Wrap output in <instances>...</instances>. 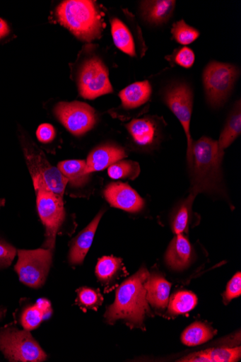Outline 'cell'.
I'll list each match as a JSON object with an SVG mask.
<instances>
[{
    "mask_svg": "<svg viewBox=\"0 0 241 362\" xmlns=\"http://www.w3.org/2000/svg\"><path fill=\"white\" fill-rule=\"evenodd\" d=\"M176 1L172 0H152L141 4L143 18L150 24L162 25L170 18L175 9Z\"/></svg>",
    "mask_w": 241,
    "mask_h": 362,
    "instance_id": "obj_18",
    "label": "cell"
},
{
    "mask_svg": "<svg viewBox=\"0 0 241 362\" xmlns=\"http://www.w3.org/2000/svg\"><path fill=\"white\" fill-rule=\"evenodd\" d=\"M216 334V332L211 326L201 322H196L185 329L182 336V341L186 346H196L208 342Z\"/></svg>",
    "mask_w": 241,
    "mask_h": 362,
    "instance_id": "obj_24",
    "label": "cell"
},
{
    "mask_svg": "<svg viewBox=\"0 0 241 362\" xmlns=\"http://www.w3.org/2000/svg\"><path fill=\"white\" fill-rule=\"evenodd\" d=\"M6 202V199H0V209L5 206Z\"/></svg>",
    "mask_w": 241,
    "mask_h": 362,
    "instance_id": "obj_37",
    "label": "cell"
},
{
    "mask_svg": "<svg viewBox=\"0 0 241 362\" xmlns=\"http://www.w3.org/2000/svg\"><path fill=\"white\" fill-rule=\"evenodd\" d=\"M58 169L68 182L75 187L85 185L90 177V175L86 173V161L84 160L61 161L58 164Z\"/></svg>",
    "mask_w": 241,
    "mask_h": 362,
    "instance_id": "obj_23",
    "label": "cell"
},
{
    "mask_svg": "<svg viewBox=\"0 0 241 362\" xmlns=\"http://www.w3.org/2000/svg\"><path fill=\"white\" fill-rule=\"evenodd\" d=\"M105 213V210L100 211L91 223L71 243L68 258L69 262L71 265L78 266L83 264L84 259L93 243L98 226Z\"/></svg>",
    "mask_w": 241,
    "mask_h": 362,
    "instance_id": "obj_14",
    "label": "cell"
},
{
    "mask_svg": "<svg viewBox=\"0 0 241 362\" xmlns=\"http://www.w3.org/2000/svg\"><path fill=\"white\" fill-rule=\"evenodd\" d=\"M54 114L65 128L76 136L86 134L97 122L95 110L80 102L60 103L54 108Z\"/></svg>",
    "mask_w": 241,
    "mask_h": 362,
    "instance_id": "obj_10",
    "label": "cell"
},
{
    "mask_svg": "<svg viewBox=\"0 0 241 362\" xmlns=\"http://www.w3.org/2000/svg\"><path fill=\"white\" fill-rule=\"evenodd\" d=\"M127 156L123 148L105 145L94 149L86 161V173L88 175L105 170Z\"/></svg>",
    "mask_w": 241,
    "mask_h": 362,
    "instance_id": "obj_15",
    "label": "cell"
},
{
    "mask_svg": "<svg viewBox=\"0 0 241 362\" xmlns=\"http://www.w3.org/2000/svg\"><path fill=\"white\" fill-rule=\"evenodd\" d=\"M55 130L50 124L40 125L37 131V136L39 141L43 144H49L55 138Z\"/></svg>",
    "mask_w": 241,
    "mask_h": 362,
    "instance_id": "obj_35",
    "label": "cell"
},
{
    "mask_svg": "<svg viewBox=\"0 0 241 362\" xmlns=\"http://www.w3.org/2000/svg\"><path fill=\"white\" fill-rule=\"evenodd\" d=\"M127 127L136 144L148 146L151 145L155 139V125L148 119H133L127 125Z\"/></svg>",
    "mask_w": 241,
    "mask_h": 362,
    "instance_id": "obj_22",
    "label": "cell"
},
{
    "mask_svg": "<svg viewBox=\"0 0 241 362\" xmlns=\"http://www.w3.org/2000/svg\"><path fill=\"white\" fill-rule=\"evenodd\" d=\"M241 113L240 104L236 106L230 115L224 129L222 132L219 141L218 148L221 154L224 155V150L228 148L234 141L240 135Z\"/></svg>",
    "mask_w": 241,
    "mask_h": 362,
    "instance_id": "obj_25",
    "label": "cell"
},
{
    "mask_svg": "<svg viewBox=\"0 0 241 362\" xmlns=\"http://www.w3.org/2000/svg\"><path fill=\"white\" fill-rule=\"evenodd\" d=\"M195 194L191 193L187 200L180 206L172 221V229L176 235L183 234L188 227L192 202Z\"/></svg>",
    "mask_w": 241,
    "mask_h": 362,
    "instance_id": "obj_30",
    "label": "cell"
},
{
    "mask_svg": "<svg viewBox=\"0 0 241 362\" xmlns=\"http://www.w3.org/2000/svg\"><path fill=\"white\" fill-rule=\"evenodd\" d=\"M108 174L114 180L125 178L133 180L140 174L139 164L129 160H119L109 168Z\"/></svg>",
    "mask_w": 241,
    "mask_h": 362,
    "instance_id": "obj_29",
    "label": "cell"
},
{
    "mask_svg": "<svg viewBox=\"0 0 241 362\" xmlns=\"http://www.w3.org/2000/svg\"><path fill=\"white\" fill-rule=\"evenodd\" d=\"M164 101L184 127L187 138V158H189L193 143L190 134V122L193 108L192 90L184 83L171 85L165 90Z\"/></svg>",
    "mask_w": 241,
    "mask_h": 362,
    "instance_id": "obj_11",
    "label": "cell"
},
{
    "mask_svg": "<svg viewBox=\"0 0 241 362\" xmlns=\"http://www.w3.org/2000/svg\"><path fill=\"white\" fill-rule=\"evenodd\" d=\"M221 154L218 141L202 137L192 143L188 158L192 176V192L209 190L216 186L220 179Z\"/></svg>",
    "mask_w": 241,
    "mask_h": 362,
    "instance_id": "obj_3",
    "label": "cell"
},
{
    "mask_svg": "<svg viewBox=\"0 0 241 362\" xmlns=\"http://www.w3.org/2000/svg\"><path fill=\"white\" fill-rule=\"evenodd\" d=\"M197 305L196 296L192 292L178 291L172 296L167 312V315L175 317L187 313Z\"/></svg>",
    "mask_w": 241,
    "mask_h": 362,
    "instance_id": "obj_27",
    "label": "cell"
},
{
    "mask_svg": "<svg viewBox=\"0 0 241 362\" xmlns=\"http://www.w3.org/2000/svg\"><path fill=\"white\" fill-rule=\"evenodd\" d=\"M241 293V274L237 273L228 284L223 295L225 305H228L233 299L240 297Z\"/></svg>",
    "mask_w": 241,
    "mask_h": 362,
    "instance_id": "obj_32",
    "label": "cell"
},
{
    "mask_svg": "<svg viewBox=\"0 0 241 362\" xmlns=\"http://www.w3.org/2000/svg\"><path fill=\"white\" fill-rule=\"evenodd\" d=\"M149 275L148 270L142 268L117 288L115 301L105 315L107 323L114 325L121 320L130 328L146 330L144 320L146 315H151L145 286Z\"/></svg>",
    "mask_w": 241,
    "mask_h": 362,
    "instance_id": "obj_1",
    "label": "cell"
},
{
    "mask_svg": "<svg viewBox=\"0 0 241 362\" xmlns=\"http://www.w3.org/2000/svg\"><path fill=\"white\" fill-rule=\"evenodd\" d=\"M238 76L235 66L212 62L203 73V83L208 103L213 107H221L227 100Z\"/></svg>",
    "mask_w": 241,
    "mask_h": 362,
    "instance_id": "obj_6",
    "label": "cell"
},
{
    "mask_svg": "<svg viewBox=\"0 0 241 362\" xmlns=\"http://www.w3.org/2000/svg\"><path fill=\"white\" fill-rule=\"evenodd\" d=\"M19 139L33 186L44 185L63 199L68 183L66 178L58 168L51 165L44 152L31 139L23 133L19 134Z\"/></svg>",
    "mask_w": 241,
    "mask_h": 362,
    "instance_id": "obj_4",
    "label": "cell"
},
{
    "mask_svg": "<svg viewBox=\"0 0 241 362\" xmlns=\"http://www.w3.org/2000/svg\"><path fill=\"white\" fill-rule=\"evenodd\" d=\"M34 189L37 192L38 213L46 228L43 248L53 250L56 236L66 216L63 199L48 189L44 185L34 186Z\"/></svg>",
    "mask_w": 241,
    "mask_h": 362,
    "instance_id": "obj_8",
    "label": "cell"
},
{
    "mask_svg": "<svg viewBox=\"0 0 241 362\" xmlns=\"http://www.w3.org/2000/svg\"><path fill=\"white\" fill-rule=\"evenodd\" d=\"M112 34L117 47L124 53L136 56L135 46L131 32L127 25L118 18L112 21Z\"/></svg>",
    "mask_w": 241,
    "mask_h": 362,
    "instance_id": "obj_26",
    "label": "cell"
},
{
    "mask_svg": "<svg viewBox=\"0 0 241 362\" xmlns=\"http://www.w3.org/2000/svg\"><path fill=\"white\" fill-rule=\"evenodd\" d=\"M16 254L17 250L13 245L0 240V269L11 267Z\"/></svg>",
    "mask_w": 241,
    "mask_h": 362,
    "instance_id": "obj_33",
    "label": "cell"
},
{
    "mask_svg": "<svg viewBox=\"0 0 241 362\" xmlns=\"http://www.w3.org/2000/svg\"><path fill=\"white\" fill-rule=\"evenodd\" d=\"M78 83L81 95L86 100H95L113 92L106 65L95 57L87 60L82 65Z\"/></svg>",
    "mask_w": 241,
    "mask_h": 362,
    "instance_id": "obj_9",
    "label": "cell"
},
{
    "mask_svg": "<svg viewBox=\"0 0 241 362\" xmlns=\"http://www.w3.org/2000/svg\"><path fill=\"white\" fill-rule=\"evenodd\" d=\"M76 292V303L84 312H87L88 310L96 311L102 304L103 298L99 290L81 287Z\"/></svg>",
    "mask_w": 241,
    "mask_h": 362,
    "instance_id": "obj_28",
    "label": "cell"
},
{
    "mask_svg": "<svg viewBox=\"0 0 241 362\" xmlns=\"http://www.w3.org/2000/svg\"><path fill=\"white\" fill-rule=\"evenodd\" d=\"M147 300L152 307L164 310L168 303L171 284L159 274H150L146 282Z\"/></svg>",
    "mask_w": 241,
    "mask_h": 362,
    "instance_id": "obj_17",
    "label": "cell"
},
{
    "mask_svg": "<svg viewBox=\"0 0 241 362\" xmlns=\"http://www.w3.org/2000/svg\"><path fill=\"white\" fill-rule=\"evenodd\" d=\"M98 281L105 287V293L111 292L117 286V282L128 275L122 259L113 256L100 258L95 268Z\"/></svg>",
    "mask_w": 241,
    "mask_h": 362,
    "instance_id": "obj_13",
    "label": "cell"
},
{
    "mask_svg": "<svg viewBox=\"0 0 241 362\" xmlns=\"http://www.w3.org/2000/svg\"><path fill=\"white\" fill-rule=\"evenodd\" d=\"M59 23L80 40L90 42L101 36L102 22L95 2L67 0L57 8Z\"/></svg>",
    "mask_w": 241,
    "mask_h": 362,
    "instance_id": "obj_2",
    "label": "cell"
},
{
    "mask_svg": "<svg viewBox=\"0 0 241 362\" xmlns=\"http://www.w3.org/2000/svg\"><path fill=\"white\" fill-rule=\"evenodd\" d=\"M241 356L240 347L218 348L195 352L178 361L184 362H234Z\"/></svg>",
    "mask_w": 241,
    "mask_h": 362,
    "instance_id": "obj_19",
    "label": "cell"
},
{
    "mask_svg": "<svg viewBox=\"0 0 241 362\" xmlns=\"http://www.w3.org/2000/svg\"><path fill=\"white\" fill-rule=\"evenodd\" d=\"M192 258V247L189 240L182 235H177L170 243L165 261L171 269L182 271L188 267Z\"/></svg>",
    "mask_w": 241,
    "mask_h": 362,
    "instance_id": "obj_16",
    "label": "cell"
},
{
    "mask_svg": "<svg viewBox=\"0 0 241 362\" xmlns=\"http://www.w3.org/2000/svg\"><path fill=\"white\" fill-rule=\"evenodd\" d=\"M151 93V85L146 81L129 85L120 92L119 97L124 108L135 109L145 105Z\"/></svg>",
    "mask_w": 241,
    "mask_h": 362,
    "instance_id": "obj_20",
    "label": "cell"
},
{
    "mask_svg": "<svg viewBox=\"0 0 241 362\" xmlns=\"http://www.w3.org/2000/svg\"><path fill=\"white\" fill-rule=\"evenodd\" d=\"M11 30L6 21L0 18V41L7 38L11 35Z\"/></svg>",
    "mask_w": 241,
    "mask_h": 362,
    "instance_id": "obj_36",
    "label": "cell"
},
{
    "mask_svg": "<svg viewBox=\"0 0 241 362\" xmlns=\"http://www.w3.org/2000/svg\"><path fill=\"white\" fill-rule=\"evenodd\" d=\"M105 196L112 206L130 213L141 211L145 205L142 197L124 183L109 185L105 190Z\"/></svg>",
    "mask_w": 241,
    "mask_h": 362,
    "instance_id": "obj_12",
    "label": "cell"
},
{
    "mask_svg": "<svg viewBox=\"0 0 241 362\" xmlns=\"http://www.w3.org/2000/svg\"><path fill=\"white\" fill-rule=\"evenodd\" d=\"M175 62L181 67L190 69L195 62V54L190 48H182L175 54Z\"/></svg>",
    "mask_w": 241,
    "mask_h": 362,
    "instance_id": "obj_34",
    "label": "cell"
},
{
    "mask_svg": "<svg viewBox=\"0 0 241 362\" xmlns=\"http://www.w3.org/2000/svg\"><path fill=\"white\" fill-rule=\"evenodd\" d=\"M52 252L45 248L18 250V259L15 270L20 281L33 288L43 286L52 267Z\"/></svg>",
    "mask_w": 241,
    "mask_h": 362,
    "instance_id": "obj_7",
    "label": "cell"
},
{
    "mask_svg": "<svg viewBox=\"0 0 241 362\" xmlns=\"http://www.w3.org/2000/svg\"><path fill=\"white\" fill-rule=\"evenodd\" d=\"M172 35L180 45H188L199 37L198 30L188 25L184 20L177 22L171 29Z\"/></svg>",
    "mask_w": 241,
    "mask_h": 362,
    "instance_id": "obj_31",
    "label": "cell"
},
{
    "mask_svg": "<svg viewBox=\"0 0 241 362\" xmlns=\"http://www.w3.org/2000/svg\"><path fill=\"white\" fill-rule=\"evenodd\" d=\"M52 313L51 303L45 299L36 304L26 307L21 315L20 323L25 330L30 332L37 329Z\"/></svg>",
    "mask_w": 241,
    "mask_h": 362,
    "instance_id": "obj_21",
    "label": "cell"
},
{
    "mask_svg": "<svg viewBox=\"0 0 241 362\" xmlns=\"http://www.w3.org/2000/svg\"><path fill=\"white\" fill-rule=\"evenodd\" d=\"M0 351L10 361L40 362L47 358L30 332L20 331L14 326L0 327Z\"/></svg>",
    "mask_w": 241,
    "mask_h": 362,
    "instance_id": "obj_5",
    "label": "cell"
}]
</instances>
